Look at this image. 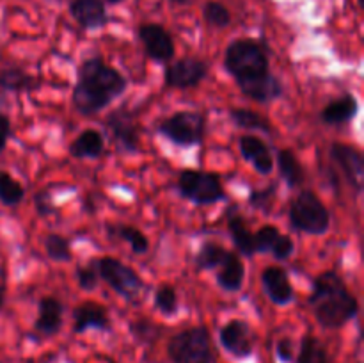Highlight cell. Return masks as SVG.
<instances>
[{
  "label": "cell",
  "mask_w": 364,
  "mask_h": 363,
  "mask_svg": "<svg viewBox=\"0 0 364 363\" xmlns=\"http://www.w3.org/2000/svg\"><path fill=\"white\" fill-rule=\"evenodd\" d=\"M262 287L267 298L276 306H288L295 301V288L283 267L270 265L263 269Z\"/></svg>",
  "instance_id": "5bb4252c"
},
{
  "label": "cell",
  "mask_w": 364,
  "mask_h": 363,
  "mask_svg": "<svg viewBox=\"0 0 364 363\" xmlns=\"http://www.w3.org/2000/svg\"><path fill=\"white\" fill-rule=\"evenodd\" d=\"M137 36L144 46V53L155 63H169L176 53L173 38L160 23H142L137 28Z\"/></svg>",
  "instance_id": "7c38bea8"
},
{
  "label": "cell",
  "mask_w": 364,
  "mask_h": 363,
  "mask_svg": "<svg viewBox=\"0 0 364 363\" xmlns=\"http://www.w3.org/2000/svg\"><path fill=\"white\" fill-rule=\"evenodd\" d=\"M155 306L159 312H162L166 317H173L178 313V292L171 285L162 283L155 290Z\"/></svg>",
  "instance_id": "d6a6232c"
},
{
  "label": "cell",
  "mask_w": 364,
  "mask_h": 363,
  "mask_svg": "<svg viewBox=\"0 0 364 363\" xmlns=\"http://www.w3.org/2000/svg\"><path fill=\"white\" fill-rule=\"evenodd\" d=\"M230 120L235 127L244 128L251 132H262V134H272V125L265 116L251 109H231Z\"/></svg>",
  "instance_id": "4316f807"
},
{
  "label": "cell",
  "mask_w": 364,
  "mask_h": 363,
  "mask_svg": "<svg viewBox=\"0 0 364 363\" xmlns=\"http://www.w3.org/2000/svg\"><path fill=\"white\" fill-rule=\"evenodd\" d=\"M297 363H331L327 349L322 342L313 335H306L301 342Z\"/></svg>",
  "instance_id": "f1b7e54d"
},
{
  "label": "cell",
  "mask_w": 364,
  "mask_h": 363,
  "mask_svg": "<svg viewBox=\"0 0 364 363\" xmlns=\"http://www.w3.org/2000/svg\"><path fill=\"white\" fill-rule=\"evenodd\" d=\"M238 148H240L242 157H244L245 162L251 164L255 167L256 173L263 174H270L274 171V157L270 153L269 144H267L263 139H259L258 135H242L238 139Z\"/></svg>",
  "instance_id": "2e32d148"
},
{
  "label": "cell",
  "mask_w": 364,
  "mask_h": 363,
  "mask_svg": "<svg viewBox=\"0 0 364 363\" xmlns=\"http://www.w3.org/2000/svg\"><path fill=\"white\" fill-rule=\"evenodd\" d=\"M159 134L181 148L201 144L206 135V114L198 110H178L160 121Z\"/></svg>",
  "instance_id": "52a82bcc"
},
{
  "label": "cell",
  "mask_w": 364,
  "mask_h": 363,
  "mask_svg": "<svg viewBox=\"0 0 364 363\" xmlns=\"http://www.w3.org/2000/svg\"><path fill=\"white\" fill-rule=\"evenodd\" d=\"M203 18L208 25L217 28L228 27L231 23V14L226 6L219 2H206L203 7Z\"/></svg>",
  "instance_id": "d590c367"
},
{
  "label": "cell",
  "mask_w": 364,
  "mask_h": 363,
  "mask_svg": "<svg viewBox=\"0 0 364 363\" xmlns=\"http://www.w3.org/2000/svg\"><path fill=\"white\" fill-rule=\"evenodd\" d=\"M130 333L139 344H155L164 333V327L160 324L153 322L149 319H137L130 322Z\"/></svg>",
  "instance_id": "1f68e13d"
},
{
  "label": "cell",
  "mask_w": 364,
  "mask_h": 363,
  "mask_svg": "<svg viewBox=\"0 0 364 363\" xmlns=\"http://www.w3.org/2000/svg\"><path fill=\"white\" fill-rule=\"evenodd\" d=\"M68 152L75 159H98L105 152V137L100 130L87 128L71 141Z\"/></svg>",
  "instance_id": "603a6c76"
},
{
  "label": "cell",
  "mask_w": 364,
  "mask_h": 363,
  "mask_svg": "<svg viewBox=\"0 0 364 363\" xmlns=\"http://www.w3.org/2000/svg\"><path fill=\"white\" fill-rule=\"evenodd\" d=\"M41 85L36 75L23 68H2L0 70V91L4 93H32Z\"/></svg>",
  "instance_id": "cb8c5ba5"
},
{
  "label": "cell",
  "mask_w": 364,
  "mask_h": 363,
  "mask_svg": "<svg viewBox=\"0 0 364 363\" xmlns=\"http://www.w3.org/2000/svg\"><path fill=\"white\" fill-rule=\"evenodd\" d=\"M176 189L180 198L194 203V205L205 206L219 203L226 199L223 178L212 171L201 169H183L178 174Z\"/></svg>",
  "instance_id": "5b68a950"
},
{
  "label": "cell",
  "mask_w": 364,
  "mask_h": 363,
  "mask_svg": "<svg viewBox=\"0 0 364 363\" xmlns=\"http://www.w3.org/2000/svg\"><path fill=\"white\" fill-rule=\"evenodd\" d=\"M34 205H36V212H38L39 217L52 216V214L57 210V206L53 205V194L48 191V189H46V191L36 192Z\"/></svg>",
  "instance_id": "f35d334b"
},
{
  "label": "cell",
  "mask_w": 364,
  "mask_h": 363,
  "mask_svg": "<svg viewBox=\"0 0 364 363\" xmlns=\"http://www.w3.org/2000/svg\"><path fill=\"white\" fill-rule=\"evenodd\" d=\"M223 66L237 85L262 78L270 73L269 50L265 43L251 38L235 39L224 52Z\"/></svg>",
  "instance_id": "3957f363"
},
{
  "label": "cell",
  "mask_w": 364,
  "mask_h": 363,
  "mask_svg": "<svg viewBox=\"0 0 364 363\" xmlns=\"http://www.w3.org/2000/svg\"><path fill=\"white\" fill-rule=\"evenodd\" d=\"M277 164V169H279L281 178L283 182H287V185L290 189L295 187H301L306 180V173H304V167H302L301 160L297 159L294 149L290 148H283L277 152L276 157V162Z\"/></svg>",
  "instance_id": "d4e9b609"
},
{
  "label": "cell",
  "mask_w": 364,
  "mask_h": 363,
  "mask_svg": "<svg viewBox=\"0 0 364 363\" xmlns=\"http://www.w3.org/2000/svg\"><path fill=\"white\" fill-rule=\"evenodd\" d=\"M98 273L100 280L105 281L119 298L128 302L137 301L144 290V281L139 276V273L112 256L98 258Z\"/></svg>",
  "instance_id": "ba28073f"
},
{
  "label": "cell",
  "mask_w": 364,
  "mask_h": 363,
  "mask_svg": "<svg viewBox=\"0 0 364 363\" xmlns=\"http://www.w3.org/2000/svg\"><path fill=\"white\" fill-rule=\"evenodd\" d=\"M70 13L73 20L85 31L102 28L109 21L105 4L102 0H73L70 4Z\"/></svg>",
  "instance_id": "d6986e66"
},
{
  "label": "cell",
  "mask_w": 364,
  "mask_h": 363,
  "mask_svg": "<svg viewBox=\"0 0 364 363\" xmlns=\"http://www.w3.org/2000/svg\"><path fill=\"white\" fill-rule=\"evenodd\" d=\"M107 2H109V4H119V2H123V0H107Z\"/></svg>",
  "instance_id": "ee69618b"
},
{
  "label": "cell",
  "mask_w": 364,
  "mask_h": 363,
  "mask_svg": "<svg viewBox=\"0 0 364 363\" xmlns=\"http://www.w3.org/2000/svg\"><path fill=\"white\" fill-rule=\"evenodd\" d=\"M75 281L78 287L85 292H91L98 287L100 273H98V258H91L84 265H78L75 269Z\"/></svg>",
  "instance_id": "836d02e7"
},
{
  "label": "cell",
  "mask_w": 364,
  "mask_h": 363,
  "mask_svg": "<svg viewBox=\"0 0 364 363\" xmlns=\"http://www.w3.org/2000/svg\"><path fill=\"white\" fill-rule=\"evenodd\" d=\"M228 251H230V249H226L224 246L217 244V242H212V241L203 242L201 248L198 249V253H196V256H194L196 269L198 270L217 269V267L224 262Z\"/></svg>",
  "instance_id": "83f0119b"
},
{
  "label": "cell",
  "mask_w": 364,
  "mask_h": 363,
  "mask_svg": "<svg viewBox=\"0 0 364 363\" xmlns=\"http://www.w3.org/2000/svg\"><path fill=\"white\" fill-rule=\"evenodd\" d=\"M277 196V184H270L265 189H255L249 194V205L252 210H258V212L269 214L272 209L274 201H276Z\"/></svg>",
  "instance_id": "e575fe53"
},
{
  "label": "cell",
  "mask_w": 364,
  "mask_h": 363,
  "mask_svg": "<svg viewBox=\"0 0 364 363\" xmlns=\"http://www.w3.org/2000/svg\"><path fill=\"white\" fill-rule=\"evenodd\" d=\"M45 253L52 262L66 263L71 262L73 253H71L70 238L59 233H48L45 237Z\"/></svg>",
  "instance_id": "f546056e"
},
{
  "label": "cell",
  "mask_w": 364,
  "mask_h": 363,
  "mask_svg": "<svg viewBox=\"0 0 364 363\" xmlns=\"http://www.w3.org/2000/svg\"><path fill=\"white\" fill-rule=\"evenodd\" d=\"M25 189L14 180L7 171H0V203L6 206H16L23 201Z\"/></svg>",
  "instance_id": "4dcf8cb0"
},
{
  "label": "cell",
  "mask_w": 364,
  "mask_h": 363,
  "mask_svg": "<svg viewBox=\"0 0 364 363\" xmlns=\"http://www.w3.org/2000/svg\"><path fill=\"white\" fill-rule=\"evenodd\" d=\"M105 130L121 153H137L141 148V123L137 110L121 105L105 117Z\"/></svg>",
  "instance_id": "9c48e42d"
},
{
  "label": "cell",
  "mask_w": 364,
  "mask_h": 363,
  "mask_svg": "<svg viewBox=\"0 0 364 363\" xmlns=\"http://www.w3.org/2000/svg\"><path fill=\"white\" fill-rule=\"evenodd\" d=\"M308 305L316 322L326 330H340L354 320L359 302L336 270H323L313 280Z\"/></svg>",
  "instance_id": "7a4b0ae2"
},
{
  "label": "cell",
  "mask_w": 364,
  "mask_h": 363,
  "mask_svg": "<svg viewBox=\"0 0 364 363\" xmlns=\"http://www.w3.org/2000/svg\"><path fill=\"white\" fill-rule=\"evenodd\" d=\"M281 231L277 230L276 226H272V224H265V226L259 228L255 233L256 253H270V249H272L274 242H276L277 235Z\"/></svg>",
  "instance_id": "8d00e7d4"
},
{
  "label": "cell",
  "mask_w": 364,
  "mask_h": 363,
  "mask_svg": "<svg viewBox=\"0 0 364 363\" xmlns=\"http://www.w3.org/2000/svg\"><path fill=\"white\" fill-rule=\"evenodd\" d=\"M127 88L128 80L119 70L100 56H92L78 66L71 103L82 116H95L119 98Z\"/></svg>",
  "instance_id": "6da1fadb"
},
{
  "label": "cell",
  "mask_w": 364,
  "mask_h": 363,
  "mask_svg": "<svg viewBox=\"0 0 364 363\" xmlns=\"http://www.w3.org/2000/svg\"><path fill=\"white\" fill-rule=\"evenodd\" d=\"M245 267L237 251H228L224 262L217 267V285L224 292H238L244 285Z\"/></svg>",
  "instance_id": "7402d4cb"
},
{
  "label": "cell",
  "mask_w": 364,
  "mask_h": 363,
  "mask_svg": "<svg viewBox=\"0 0 364 363\" xmlns=\"http://www.w3.org/2000/svg\"><path fill=\"white\" fill-rule=\"evenodd\" d=\"M276 354H277V359H279L281 363H291L294 362V342H291V338L284 337L281 338L279 342L276 344Z\"/></svg>",
  "instance_id": "ab89813d"
},
{
  "label": "cell",
  "mask_w": 364,
  "mask_h": 363,
  "mask_svg": "<svg viewBox=\"0 0 364 363\" xmlns=\"http://www.w3.org/2000/svg\"><path fill=\"white\" fill-rule=\"evenodd\" d=\"M226 221H228V231H230V237L233 241L235 248H237L238 255H244L247 258L256 255L255 249V233L249 230L247 221L240 214L238 206H230L226 212Z\"/></svg>",
  "instance_id": "ac0fdd59"
},
{
  "label": "cell",
  "mask_w": 364,
  "mask_h": 363,
  "mask_svg": "<svg viewBox=\"0 0 364 363\" xmlns=\"http://www.w3.org/2000/svg\"><path fill=\"white\" fill-rule=\"evenodd\" d=\"M210 73V64L196 57H181L166 68L164 82L167 88L191 89L201 84Z\"/></svg>",
  "instance_id": "30bf717a"
},
{
  "label": "cell",
  "mask_w": 364,
  "mask_h": 363,
  "mask_svg": "<svg viewBox=\"0 0 364 363\" xmlns=\"http://www.w3.org/2000/svg\"><path fill=\"white\" fill-rule=\"evenodd\" d=\"M288 219L294 230L308 235H323L331 226L329 210L313 191H301L291 199Z\"/></svg>",
  "instance_id": "277c9868"
},
{
  "label": "cell",
  "mask_w": 364,
  "mask_h": 363,
  "mask_svg": "<svg viewBox=\"0 0 364 363\" xmlns=\"http://www.w3.org/2000/svg\"><path fill=\"white\" fill-rule=\"evenodd\" d=\"M89 330H110V315L105 306L100 302L85 301L75 306L73 310V333L80 335Z\"/></svg>",
  "instance_id": "e0dca14e"
},
{
  "label": "cell",
  "mask_w": 364,
  "mask_h": 363,
  "mask_svg": "<svg viewBox=\"0 0 364 363\" xmlns=\"http://www.w3.org/2000/svg\"><path fill=\"white\" fill-rule=\"evenodd\" d=\"M4 302H6V287L0 283V310H2Z\"/></svg>",
  "instance_id": "b9f144b4"
},
{
  "label": "cell",
  "mask_w": 364,
  "mask_h": 363,
  "mask_svg": "<svg viewBox=\"0 0 364 363\" xmlns=\"http://www.w3.org/2000/svg\"><path fill=\"white\" fill-rule=\"evenodd\" d=\"M242 93H244L247 98L255 100L258 103H270L276 102L283 96V82L276 77V75L269 73L262 78H256V80L247 82V84L238 85Z\"/></svg>",
  "instance_id": "44dd1931"
},
{
  "label": "cell",
  "mask_w": 364,
  "mask_h": 363,
  "mask_svg": "<svg viewBox=\"0 0 364 363\" xmlns=\"http://www.w3.org/2000/svg\"><path fill=\"white\" fill-rule=\"evenodd\" d=\"M331 159L340 166L341 173L347 178V184L355 192H363L364 187V159L358 148L343 144V142H333L331 144Z\"/></svg>",
  "instance_id": "4fadbf2b"
},
{
  "label": "cell",
  "mask_w": 364,
  "mask_h": 363,
  "mask_svg": "<svg viewBox=\"0 0 364 363\" xmlns=\"http://www.w3.org/2000/svg\"><path fill=\"white\" fill-rule=\"evenodd\" d=\"M167 354L173 363H213L208 327L194 326L176 333L167 342Z\"/></svg>",
  "instance_id": "8992f818"
},
{
  "label": "cell",
  "mask_w": 364,
  "mask_h": 363,
  "mask_svg": "<svg viewBox=\"0 0 364 363\" xmlns=\"http://www.w3.org/2000/svg\"><path fill=\"white\" fill-rule=\"evenodd\" d=\"M171 2H173V4H180V6H187V4L191 2V0H171Z\"/></svg>",
  "instance_id": "7bdbcfd3"
},
{
  "label": "cell",
  "mask_w": 364,
  "mask_h": 363,
  "mask_svg": "<svg viewBox=\"0 0 364 363\" xmlns=\"http://www.w3.org/2000/svg\"><path fill=\"white\" fill-rule=\"evenodd\" d=\"M64 308L63 301L52 295H45L38 301V317L34 320V331L39 337H53L60 331L64 322Z\"/></svg>",
  "instance_id": "9a60e30c"
},
{
  "label": "cell",
  "mask_w": 364,
  "mask_h": 363,
  "mask_svg": "<svg viewBox=\"0 0 364 363\" xmlns=\"http://www.w3.org/2000/svg\"><path fill=\"white\" fill-rule=\"evenodd\" d=\"M107 235L110 238H119L130 246L132 253L135 255H144L149 249V241L139 228L128 226V224H107Z\"/></svg>",
  "instance_id": "484cf974"
},
{
  "label": "cell",
  "mask_w": 364,
  "mask_h": 363,
  "mask_svg": "<svg viewBox=\"0 0 364 363\" xmlns=\"http://www.w3.org/2000/svg\"><path fill=\"white\" fill-rule=\"evenodd\" d=\"M295 253V242L291 241V237L288 235L279 233L277 235L276 242H274L272 249H270V255L276 260H288Z\"/></svg>",
  "instance_id": "74e56055"
},
{
  "label": "cell",
  "mask_w": 364,
  "mask_h": 363,
  "mask_svg": "<svg viewBox=\"0 0 364 363\" xmlns=\"http://www.w3.org/2000/svg\"><path fill=\"white\" fill-rule=\"evenodd\" d=\"M11 134H13V128H11L9 117H7L6 114L0 112V153L6 149Z\"/></svg>",
  "instance_id": "60d3db41"
},
{
  "label": "cell",
  "mask_w": 364,
  "mask_h": 363,
  "mask_svg": "<svg viewBox=\"0 0 364 363\" xmlns=\"http://www.w3.org/2000/svg\"><path fill=\"white\" fill-rule=\"evenodd\" d=\"M55 2H59V0H55Z\"/></svg>",
  "instance_id": "bcb514c9"
},
{
  "label": "cell",
  "mask_w": 364,
  "mask_h": 363,
  "mask_svg": "<svg viewBox=\"0 0 364 363\" xmlns=\"http://www.w3.org/2000/svg\"><path fill=\"white\" fill-rule=\"evenodd\" d=\"M219 342L235 358L244 359L255 352V331L244 319H231L220 327Z\"/></svg>",
  "instance_id": "8fae6325"
},
{
  "label": "cell",
  "mask_w": 364,
  "mask_h": 363,
  "mask_svg": "<svg viewBox=\"0 0 364 363\" xmlns=\"http://www.w3.org/2000/svg\"><path fill=\"white\" fill-rule=\"evenodd\" d=\"M0 96H2V95H0ZM0 103H2V100H0Z\"/></svg>",
  "instance_id": "f6af8a7d"
},
{
  "label": "cell",
  "mask_w": 364,
  "mask_h": 363,
  "mask_svg": "<svg viewBox=\"0 0 364 363\" xmlns=\"http://www.w3.org/2000/svg\"><path fill=\"white\" fill-rule=\"evenodd\" d=\"M359 112V102L355 100L354 95L347 93V95L340 96V98L333 100L327 103L322 110H320V120L331 127H340V125L350 123Z\"/></svg>",
  "instance_id": "ffe728a7"
}]
</instances>
